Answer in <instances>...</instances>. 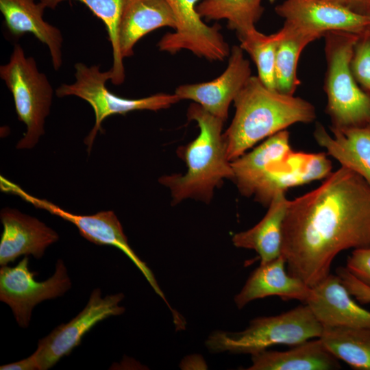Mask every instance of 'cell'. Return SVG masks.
<instances>
[{
  "label": "cell",
  "mask_w": 370,
  "mask_h": 370,
  "mask_svg": "<svg viewBox=\"0 0 370 370\" xmlns=\"http://www.w3.org/2000/svg\"><path fill=\"white\" fill-rule=\"evenodd\" d=\"M370 246V184L341 166L317 188L289 200L282 255L288 272L313 287L336 256Z\"/></svg>",
  "instance_id": "obj_1"
},
{
  "label": "cell",
  "mask_w": 370,
  "mask_h": 370,
  "mask_svg": "<svg viewBox=\"0 0 370 370\" xmlns=\"http://www.w3.org/2000/svg\"><path fill=\"white\" fill-rule=\"evenodd\" d=\"M235 114L223 133L226 155L232 162L259 141L296 123L316 119L314 106L299 97L280 93L251 75L234 101Z\"/></svg>",
  "instance_id": "obj_2"
},
{
  "label": "cell",
  "mask_w": 370,
  "mask_h": 370,
  "mask_svg": "<svg viewBox=\"0 0 370 370\" xmlns=\"http://www.w3.org/2000/svg\"><path fill=\"white\" fill-rule=\"evenodd\" d=\"M187 117L189 121H196L199 128L197 137L177 150L179 156L186 162L187 171L183 175H166L158 180L169 189L173 205L186 199L208 203L214 189L225 179L234 180L223 137L225 121L194 102L188 108Z\"/></svg>",
  "instance_id": "obj_3"
},
{
  "label": "cell",
  "mask_w": 370,
  "mask_h": 370,
  "mask_svg": "<svg viewBox=\"0 0 370 370\" xmlns=\"http://www.w3.org/2000/svg\"><path fill=\"white\" fill-rule=\"evenodd\" d=\"M358 35L331 31L323 36L326 60L323 89L330 129L345 130L370 125V94L358 86L351 69Z\"/></svg>",
  "instance_id": "obj_4"
},
{
  "label": "cell",
  "mask_w": 370,
  "mask_h": 370,
  "mask_svg": "<svg viewBox=\"0 0 370 370\" xmlns=\"http://www.w3.org/2000/svg\"><path fill=\"white\" fill-rule=\"evenodd\" d=\"M323 329L310 308L304 304L278 315L255 318L241 332L215 331L208 337L206 346L213 353L254 355L272 346L293 347L319 338Z\"/></svg>",
  "instance_id": "obj_5"
},
{
  "label": "cell",
  "mask_w": 370,
  "mask_h": 370,
  "mask_svg": "<svg viewBox=\"0 0 370 370\" xmlns=\"http://www.w3.org/2000/svg\"><path fill=\"white\" fill-rule=\"evenodd\" d=\"M0 77L12 92L18 119L27 126L17 149H31L44 134L53 90L47 77L38 71L33 57H27L19 44L14 46L9 62L0 66Z\"/></svg>",
  "instance_id": "obj_6"
},
{
  "label": "cell",
  "mask_w": 370,
  "mask_h": 370,
  "mask_svg": "<svg viewBox=\"0 0 370 370\" xmlns=\"http://www.w3.org/2000/svg\"><path fill=\"white\" fill-rule=\"evenodd\" d=\"M75 82L62 84L56 90L58 97L75 96L88 102L92 108L95 122L91 131L84 140L90 151L101 124L108 116L125 114L136 110L158 111L170 108L180 101L174 94L157 93L140 99H127L111 92L106 82L111 79L110 70L101 71L99 66H88L82 62L75 64Z\"/></svg>",
  "instance_id": "obj_7"
},
{
  "label": "cell",
  "mask_w": 370,
  "mask_h": 370,
  "mask_svg": "<svg viewBox=\"0 0 370 370\" xmlns=\"http://www.w3.org/2000/svg\"><path fill=\"white\" fill-rule=\"evenodd\" d=\"M122 293L102 297L101 289H94L85 308L67 323H62L40 339L36 351L27 358L1 365V370H47L79 345L83 336L97 323L109 317L124 313L119 304Z\"/></svg>",
  "instance_id": "obj_8"
},
{
  "label": "cell",
  "mask_w": 370,
  "mask_h": 370,
  "mask_svg": "<svg viewBox=\"0 0 370 370\" xmlns=\"http://www.w3.org/2000/svg\"><path fill=\"white\" fill-rule=\"evenodd\" d=\"M0 186L2 191L17 195L36 208L45 210L72 223L77 227L79 234L90 242L98 245H110L121 250L140 270L156 293L169 306L153 272L130 246L121 224L113 211H101L91 215L75 214L47 199L31 195L3 176L0 177Z\"/></svg>",
  "instance_id": "obj_9"
},
{
  "label": "cell",
  "mask_w": 370,
  "mask_h": 370,
  "mask_svg": "<svg viewBox=\"0 0 370 370\" xmlns=\"http://www.w3.org/2000/svg\"><path fill=\"white\" fill-rule=\"evenodd\" d=\"M37 273L29 269L26 256L15 267L0 269V300L8 305L23 328L29 325L32 310L39 303L62 296L71 287V281L62 260L56 264L52 276L42 282L34 279Z\"/></svg>",
  "instance_id": "obj_10"
},
{
  "label": "cell",
  "mask_w": 370,
  "mask_h": 370,
  "mask_svg": "<svg viewBox=\"0 0 370 370\" xmlns=\"http://www.w3.org/2000/svg\"><path fill=\"white\" fill-rule=\"evenodd\" d=\"M165 1L173 13L176 26L159 40L160 51L173 54L187 50L210 61L228 58L231 49L220 32L219 25H208L197 11L200 0Z\"/></svg>",
  "instance_id": "obj_11"
},
{
  "label": "cell",
  "mask_w": 370,
  "mask_h": 370,
  "mask_svg": "<svg viewBox=\"0 0 370 370\" xmlns=\"http://www.w3.org/2000/svg\"><path fill=\"white\" fill-rule=\"evenodd\" d=\"M284 27L317 40L331 31L360 34L369 21L347 5L332 0H284L275 8Z\"/></svg>",
  "instance_id": "obj_12"
},
{
  "label": "cell",
  "mask_w": 370,
  "mask_h": 370,
  "mask_svg": "<svg viewBox=\"0 0 370 370\" xmlns=\"http://www.w3.org/2000/svg\"><path fill=\"white\" fill-rule=\"evenodd\" d=\"M250 63L240 45L232 47L225 70L206 82L179 86L175 94L180 100H191L205 110L225 121L229 108L251 76Z\"/></svg>",
  "instance_id": "obj_13"
},
{
  "label": "cell",
  "mask_w": 370,
  "mask_h": 370,
  "mask_svg": "<svg viewBox=\"0 0 370 370\" xmlns=\"http://www.w3.org/2000/svg\"><path fill=\"white\" fill-rule=\"evenodd\" d=\"M304 303L323 327L370 328V311L352 298L337 275L311 287Z\"/></svg>",
  "instance_id": "obj_14"
},
{
  "label": "cell",
  "mask_w": 370,
  "mask_h": 370,
  "mask_svg": "<svg viewBox=\"0 0 370 370\" xmlns=\"http://www.w3.org/2000/svg\"><path fill=\"white\" fill-rule=\"evenodd\" d=\"M3 230L0 240V265L6 266L22 255L42 257L45 249L59 236L35 217L8 208L1 210Z\"/></svg>",
  "instance_id": "obj_15"
},
{
  "label": "cell",
  "mask_w": 370,
  "mask_h": 370,
  "mask_svg": "<svg viewBox=\"0 0 370 370\" xmlns=\"http://www.w3.org/2000/svg\"><path fill=\"white\" fill-rule=\"evenodd\" d=\"M293 151L289 132L284 130L232 161L233 181L240 193L253 196L267 173L284 166Z\"/></svg>",
  "instance_id": "obj_16"
},
{
  "label": "cell",
  "mask_w": 370,
  "mask_h": 370,
  "mask_svg": "<svg viewBox=\"0 0 370 370\" xmlns=\"http://www.w3.org/2000/svg\"><path fill=\"white\" fill-rule=\"evenodd\" d=\"M332 162L324 152L293 151L285 166L268 173L253 196L256 201L268 207L278 193L324 180L332 173Z\"/></svg>",
  "instance_id": "obj_17"
},
{
  "label": "cell",
  "mask_w": 370,
  "mask_h": 370,
  "mask_svg": "<svg viewBox=\"0 0 370 370\" xmlns=\"http://www.w3.org/2000/svg\"><path fill=\"white\" fill-rule=\"evenodd\" d=\"M310 290L304 281L288 272L286 260L281 255L272 261L260 263L234 297V302L239 309L255 299L270 296L304 302Z\"/></svg>",
  "instance_id": "obj_18"
},
{
  "label": "cell",
  "mask_w": 370,
  "mask_h": 370,
  "mask_svg": "<svg viewBox=\"0 0 370 370\" xmlns=\"http://www.w3.org/2000/svg\"><path fill=\"white\" fill-rule=\"evenodd\" d=\"M45 9L34 0H0V10L9 32L17 38L32 34L48 47L53 67L58 71L62 64L63 36L58 28L44 20Z\"/></svg>",
  "instance_id": "obj_19"
},
{
  "label": "cell",
  "mask_w": 370,
  "mask_h": 370,
  "mask_svg": "<svg viewBox=\"0 0 370 370\" xmlns=\"http://www.w3.org/2000/svg\"><path fill=\"white\" fill-rule=\"evenodd\" d=\"M173 13L165 0H126L119 26L118 40L124 60L134 54L138 41L163 27L175 29Z\"/></svg>",
  "instance_id": "obj_20"
},
{
  "label": "cell",
  "mask_w": 370,
  "mask_h": 370,
  "mask_svg": "<svg viewBox=\"0 0 370 370\" xmlns=\"http://www.w3.org/2000/svg\"><path fill=\"white\" fill-rule=\"evenodd\" d=\"M330 130L333 136L317 123L313 135L317 144L341 166L356 173L370 184V125Z\"/></svg>",
  "instance_id": "obj_21"
},
{
  "label": "cell",
  "mask_w": 370,
  "mask_h": 370,
  "mask_svg": "<svg viewBox=\"0 0 370 370\" xmlns=\"http://www.w3.org/2000/svg\"><path fill=\"white\" fill-rule=\"evenodd\" d=\"M247 370H334L339 360L319 338H312L285 351L267 349L251 355Z\"/></svg>",
  "instance_id": "obj_22"
},
{
  "label": "cell",
  "mask_w": 370,
  "mask_h": 370,
  "mask_svg": "<svg viewBox=\"0 0 370 370\" xmlns=\"http://www.w3.org/2000/svg\"><path fill=\"white\" fill-rule=\"evenodd\" d=\"M289 200L285 193L275 195L264 217L253 227L235 234L234 245L254 250L260 263L272 261L282 255L283 223Z\"/></svg>",
  "instance_id": "obj_23"
},
{
  "label": "cell",
  "mask_w": 370,
  "mask_h": 370,
  "mask_svg": "<svg viewBox=\"0 0 370 370\" xmlns=\"http://www.w3.org/2000/svg\"><path fill=\"white\" fill-rule=\"evenodd\" d=\"M319 338L339 360L370 370V328L323 327Z\"/></svg>",
  "instance_id": "obj_24"
},
{
  "label": "cell",
  "mask_w": 370,
  "mask_h": 370,
  "mask_svg": "<svg viewBox=\"0 0 370 370\" xmlns=\"http://www.w3.org/2000/svg\"><path fill=\"white\" fill-rule=\"evenodd\" d=\"M262 0H202L197 6L199 16L208 21L225 20L227 27L242 37L256 29L264 12Z\"/></svg>",
  "instance_id": "obj_25"
},
{
  "label": "cell",
  "mask_w": 370,
  "mask_h": 370,
  "mask_svg": "<svg viewBox=\"0 0 370 370\" xmlns=\"http://www.w3.org/2000/svg\"><path fill=\"white\" fill-rule=\"evenodd\" d=\"M284 36L280 42L275 60V90L294 95L300 81L297 77V64L304 49L315 40L308 35L294 32L284 26Z\"/></svg>",
  "instance_id": "obj_26"
},
{
  "label": "cell",
  "mask_w": 370,
  "mask_h": 370,
  "mask_svg": "<svg viewBox=\"0 0 370 370\" xmlns=\"http://www.w3.org/2000/svg\"><path fill=\"white\" fill-rule=\"evenodd\" d=\"M67 0H40L46 8L54 9L59 3ZM86 5L91 12L101 19L106 26L112 49V66L110 82L114 85H121L125 77L123 59L118 40L119 26L126 0H75Z\"/></svg>",
  "instance_id": "obj_27"
},
{
  "label": "cell",
  "mask_w": 370,
  "mask_h": 370,
  "mask_svg": "<svg viewBox=\"0 0 370 370\" xmlns=\"http://www.w3.org/2000/svg\"><path fill=\"white\" fill-rule=\"evenodd\" d=\"M284 36L281 28L277 32L266 35L256 29L238 38L240 46L255 62L258 77L269 88L275 90V60L278 45Z\"/></svg>",
  "instance_id": "obj_28"
},
{
  "label": "cell",
  "mask_w": 370,
  "mask_h": 370,
  "mask_svg": "<svg viewBox=\"0 0 370 370\" xmlns=\"http://www.w3.org/2000/svg\"><path fill=\"white\" fill-rule=\"evenodd\" d=\"M352 73L358 84L370 92V30L358 35L351 61Z\"/></svg>",
  "instance_id": "obj_29"
},
{
  "label": "cell",
  "mask_w": 370,
  "mask_h": 370,
  "mask_svg": "<svg viewBox=\"0 0 370 370\" xmlns=\"http://www.w3.org/2000/svg\"><path fill=\"white\" fill-rule=\"evenodd\" d=\"M345 267L358 280L370 287V246L355 249Z\"/></svg>",
  "instance_id": "obj_30"
},
{
  "label": "cell",
  "mask_w": 370,
  "mask_h": 370,
  "mask_svg": "<svg viewBox=\"0 0 370 370\" xmlns=\"http://www.w3.org/2000/svg\"><path fill=\"white\" fill-rule=\"evenodd\" d=\"M336 275L352 296L362 304L370 303V287L354 277L345 267H338Z\"/></svg>",
  "instance_id": "obj_31"
},
{
  "label": "cell",
  "mask_w": 370,
  "mask_h": 370,
  "mask_svg": "<svg viewBox=\"0 0 370 370\" xmlns=\"http://www.w3.org/2000/svg\"><path fill=\"white\" fill-rule=\"evenodd\" d=\"M347 6L355 12L366 15L370 8V0H347Z\"/></svg>",
  "instance_id": "obj_32"
},
{
  "label": "cell",
  "mask_w": 370,
  "mask_h": 370,
  "mask_svg": "<svg viewBox=\"0 0 370 370\" xmlns=\"http://www.w3.org/2000/svg\"><path fill=\"white\" fill-rule=\"evenodd\" d=\"M338 3H340L341 4L347 5V0H332Z\"/></svg>",
  "instance_id": "obj_33"
},
{
  "label": "cell",
  "mask_w": 370,
  "mask_h": 370,
  "mask_svg": "<svg viewBox=\"0 0 370 370\" xmlns=\"http://www.w3.org/2000/svg\"><path fill=\"white\" fill-rule=\"evenodd\" d=\"M366 15L368 16L369 18V26H368V29L370 30V8H369Z\"/></svg>",
  "instance_id": "obj_34"
}]
</instances>
